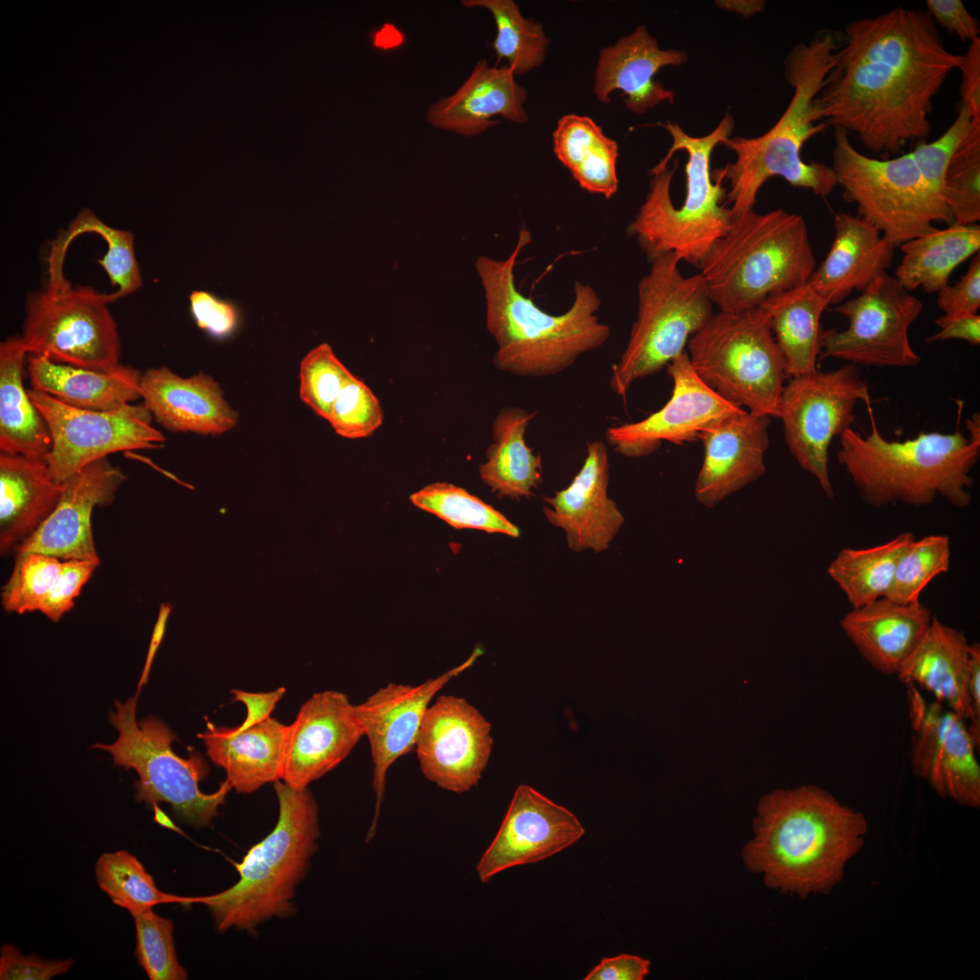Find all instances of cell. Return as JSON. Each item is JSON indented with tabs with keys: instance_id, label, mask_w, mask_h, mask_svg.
<instances>
[{
	"instance_id": "cell-1",
	"label": "cell",
	"mask_w": 980,
	"mask_h": 980,
	"mask_svg": "<svg viewBox=\"0 0 980 980\" xmlns=\"http://www.w3.org/2000/svg\"><path fill=\"white\" fill-rule=\"evenodd\" d=\"M845 42L815 99L827 126L895 155L932 130L933 101L963 54L949 52L926 10L897 7L845 26Z\"/></svg>"
},
{
	"instance_id": "cell-2",
	"label": "cell",
	"mask_w": 980,
	"mask_h": 980,
	"mask_svg": "<svg viewBox=\"0 0 980 980\" xmlns=\"http://www.w3.org/2000/svg\"><path fill=\"white\" fill-rule=\"evenodd\" d=\"M757 814L755 836L742 850L746 867L769 887L800 898L842 881L868 828L863 813L815 785L767 794Z\"/></svg>"
},
{
	"instance_id": "cell-3",
	"label": "cell",
	"mask_w": 980,
	"mask_h": 980,
	"mask_svg": "<svg viewBox=\"0 0 980 980\" xmlns=\"http://www.w3.org/2000/svg\"><path fill=\"white\" fill-rule=\"evenodd\" d=\"M531 232L523 227L505 260L479 256L475 262L485 299V325L497 349L495 367L523 377L560 374L583 354L603 346L611 335L595 314L601 299L589 284L576 280L571 307L553 315L522 294L514 283V267Z\"/></svg>"
},
{
	"instance_id": "cell-4",
	"label": "cell",
	"mask_w": 980,
	"mask_h": 980,
	"mask_svg": "<svg viewBox=\"0 0 980 980\" xmlns=\"http://www.w3.org/2000/svg\"><path fill=\"white\" fill-rule=\"evenodd\" d=\"M656 124L671 134L672 145L649 170V191L626 230L649 262L672 252L700 268L733 220L730 208L722 204L727 190L721 181H711L710 159L715 146L731 134L734 119L726 113L702 137L690 136L670 121Z\"/></svg>"
},
{
	"instance_id": "cell-5",
	"label": "cell",
	"mask_w": 980,
	"mask_h": 980,
	"mask_svg": "<svg viewBox=\"0 0 980 980\" xmlns=\"http://www.w3.org/2000/svg\"><path fill=\"white\" fill-rule=\"evenodd\" d=\"M837 48L830 32L794 46L784 61L785 78L794 90L793 96L779 120L761 136L729 137L720 142L735 152L736 160L716 169L711 176L715 181H729L726 200L733 220L753 210L760 189L774 176L823 198L833 192L837 180L832 167L805 162L801 149L828 127L823 122L816 123L820 119L815 99L833 65Z\"/></svg>"
},
{
	"instance_id": "cell-6",
	"label": "cell",
	"mask_w": 980,
	"mask_h": 980,
	"mask_svg": "<svg viewBox=\"0 0 980 980\" xmlns=\"http://www.w3.org/2000/svg\"><path fill=\"white\" fill-rule=\"evenodd\" d=\"M868 408L871 431L866 436L848 428L839 435L837 459L862 501L875 508L902 504L923 506L941 497L958 508L971 505L972 469L980 442L959 428L951 434L921 432L903 442L888 441Z\"/></svg>"
},
{
	"instance_id": "cell-7",
	"label": "cell",
	"mask_w": 980,
	"mask_h": 980,
	"mask_svg": "<svg viewBox=\"0 0 980 980\" xmlns=\"http://www.w3.org/2000/svg\"><path fill=\"white\" fill-rule=\"evenodd\" d=\"M816 268L804 219L777 209L733 220L699 269L720 311L740 312L805 285Z\"/></svg>"
},
{
	"instance_id": "cell-8",
	"label": "cell",
	"mask_w": 980,
	"mask_h": 980,
	"mask_svg": "<svg viewBox=\"0 0 980 980\" xmlns=\"http://www.w3.org/2000/svg\"><path fill=\"white\" fill-rule=\"evenodd\" d=\"M279 818L273 830L235 864L239 881L195 903L205 905L216 928L251 930L265 920L294 913L295 890L303 879L319 837L318 808L309 788L274 782Z\"/></svg>"
},
{
	"instance_id": "cell-9",
	"label": "cell",
	"mask_w": 980,
	"mask_h": 980,
	"mask_svg": "<svg viewBox=\"0 0 980 980\" xmlns=\"http://www.w3.org/2000/svg\"><path fill=\"white\" fill-rule=\"evenodd\" d=\"M687 346L691 368L720 397L753 414L778 416L789 376L765 309L713 313Z\"/></svg>"
},
{
	"instance_id": "cell-10",
	"label": "cell",
	"mask_w": 980,
	"mask_h": 980,
	"mask_svg": "<svg viewBox=\"0 0 980 980\" xmlns=\"http://www.w3.org/2000/svg\"><path fill=\"white\" fill-rule=\"evenodd\" d=\"M681 259L663 254L651 263L639 281L637 318L609 386L625 397L632 385L658 373L684 352L690 338L713 314L712 301L701 273L684 277Z\"/></svg>"
},
{
	"instance_id": "cell-11",
	"label": "cell",
	"mask_w": 980,
	"mask_h": 980,
	"mask_svg": "<svg viewBox=\"0 0 980 980\" xmlns=\"http://www.w3.org/2000/svg\"><path fill=\"white\" fill-rule=\"evenodd\" d=\"M137 697L124 703L114 701L117 710L109 717L119 731L118 740L92 748L110 752L114 765L136 770L140 778L134 782L136 800L152 807L166 802L189 824L208 826L218 815V808L224 803L231 786L225 780L217 791L201 792L199 782L210 773L206 760L196 751L189 758L175 754L172 743L178 738L159 718L147 716L138 722Z\"/></svg>"
},
{
	"instance_id": "cell-12",
	"label": "cell",
	"mask_w": 980,
	"mask_h": 980,
	"mask_svg": "<svg viewBox=\"0 0 980 980\" xmlns=\"http://www.w3.org/2000/svg\"><path fill=\"white\" fill-rule=\"evenodd\" d=\"M846 201L895 248L953 217L944 200L925 181L910 152L887 160L868 157L851 143L848 133L834 130L831 165Z\"/></svg>"
},
{
	"instance_id": "cell-13",
	"label": "cell",
	"mask_w": 980,
	"mask_h": 980,
	"mask_svg": "<svg viewBox=\"0 0 980 980\" xmlns=\"http://www.w3.org/2000/svg\"><path fill=\"white\" fill-rule=\"evenodd\" d=\"M108 294L71 284L27 295L21 336L28 355L110 371L121 365V339Z\"/></svg>"
},
{
	"instance_id": "cell-14",
	"label": "cell",
	"mask_w": 980,
	"mask_h": 980,
	"mask_svg": "<svg viewBox=\"0 0 980 980\" xmlns=\"http://www.w3.org/2000/svg\"><path fill=\"white\" fill-rule=\"evenodd\" d=\"M862 400L870 407L867 383L858 366L846 363L829 371L792 377L782 390L778 416L788 448L799 466L813 475L824 494L834 498L828 473V447L855 422Z\"/></svg>"
},
{
	"instance_id": "cell-15",
	"label": "cell",
	"mask_w": 980,
	"mask_h": 980,
	"mask_svg": "<svg viewBox=\"0 0 980 980\" xmlns=\"http://www.w3.org/2000/svg\"><path fill=\"white\" fill-rule=\"evenodd\" d=\"M848 321L845 329L822 330L819 359L828 358L855 366L914 368L921 363L908 329L918 318L922 301L892 275L883 274L861 294L838 305Z\"/></svg>"
},
{
	"instance_id": "cell-16",
	"label": "cell",
	"mask_w": 980,
	"mask_h": 980,
	"mask_svg": "<svg viewBox=\"0 0 980 980\" xmlns=\"http://www.w3.org/2000/svg\"><path fill=\"white\" fill-rule=\"evenodd\" d=\"M27 393L48 426L52 447L44 462L57 483L113 453L158 449L165 442L142 404L96 411L71 407L32 388Z\"/></svg>"
},
{
	"instance_id": "cell-17",
	"label": "cell",
	"mask_w": 980,
	"mask_h": 980,
	"mask_svg": "<svg viewBox=\"0 0 980 980\" xmlns=\"http://www.w3.org/2000/svg\"><path fill=\"white\" fill-rule=\"evenodd\" d=\"M913 728V773L941 798L980 807V766L966 721L942 703L926 701L917 686L906 683Z\"/></svg>"
},
{
	"instance_id": "cell-18",
	"label": "cell",
	"mask_w": 980,
	"mask_h": 980,
	"mask_svg": "<svg viewBox=\"0 0 980 980\" xmlns=\"http://www.w3.org/2000/svg\"><path fill=\"white\" fill-rule=\"evenodd\" d=\"M491 724L464 698L441 695L425 713L416 752L426 779L454 793L475 787L493 747Z\"/></svg>"
},
{
	"instance_id": "cell-19",
	"label": "cell",
	"mask_w": 980,
	"mask_h": 980,
	"mask_svg": "<svg viewBox=\"0 0 980 980\" xmlns=\"http://www.w3.org/2000/svg\"><path fill=\"white\" fill-rule=\"evenodd\" d=\"M482 652L477 647L462 664L418 685L388 683L362 703L355 705L373 762L372 785L376 801L367 841L373 838L377 829L389 768L397 759L416 749L425 713L436 692L469 668Z\"/></svg>"
},
{
	"instance_id": "cell-20",
	"label": "cell",
	"mask_w": 980,
	"mask_h": 980,
	"mask_svg": "<svg viewBox=\"0 0 980 980\" xmlns=\"http://www.w3.org/2000/svg\"><path fill=\"white\" fill-rule=\"evenodd\" d=\"M667 372L673 388L660 410L640 421L606 430V440L615 453L642 457L657 451L662 442L682 445L697 441L709 426L743 409L723 399L697 377L686 351L667 365Z\"/></svg>"
},
{
	"instance_id": "cell-21",
	"label": "cell",
	"mask_w": 980,
	"mask_h": 980,
	"mask_svg": "<svg viewBox=\"0 0 980 980\" xmlns=\"http://www.w3.org/2000/svg\"><path fill=\"white\" fill-rule=\"evenodd\" d=\"M585 829L578 818L534 788L519 785L476 872L482 883L498 873L554 856L580 840Z\"/></svg>"
},
{
	"instance_id": "cell-22",
	"label": "cell",
	"mask_w": 980,
	"mask_h": 980,
	"mask_svg": "<svg viewBox=\"0 0 980 980\" xmlns=\"http://www.w3.org/2000/svg\"><path fill=\"white\" fill-rule=\"evenodd\" d=\"M364 736L355 705L338 691L314 693L289 725L281 779L302 789L340 764Z\"/></svg>"
},
{
	"instance_id": "cell-23",
	"label": "cell",
	"mask_w": 980,
	"mask_h": 980,
	"mask_svg": "<svg viewBox=\"0 0 980 980\" xmlns=\"http://www.w3.org/2000/svg\"><path fill=\"white\" fill-rule=\"evenodd\" d=\"M126 478L107 457L83 467L63 482L57 505L38 529L15 549V555L36 552L61 560L100 561L93 541L92 513L96 506L111 505Z\"/></svg>"
},
{
	"instance_id": "cell-24",
	"label": "cell",
	"mask_w": 980,
	"mask_h": 980,
	"mask_svg": "<svg viewBox=\"0 0 980 980\" xmlns=\"http://www.w3.org/2000/svg\"><path fill=\"white\" fill-rule=\"evenodd\" d=\"M770 417L741 409L709 426L699 436L703 448L694 495L713 508L766 471Z\"/></svg>"
},
{
	"instance_id": "cell-25",
	"label": "cell",
	"mask_w": 980,
	"mask_h": 980,
	"mask_svg": "<svg viewBox=\"0 0 980 980\" xmlns=\"http://www.w3.org/2000/svg\"><path fill=\"white\" fill-rule=\"evenodd\" d=\"M583 466L564 489L544 496L543 512L548 522L564 531L573 552L601 553L619 533L624 516L608 496L609 455L604 442L587 443Z\"/></svg>"
},
{
	"instance_id": "cell-26",
	"label": "cell",
	"mask_w": 980,
	"mask_h": 980,
	"mask_svg": "<svg viewBox=\"0 0 980 980\" xmlns=\"http://www.w3.org/2000/svg\"><path fill=\"white\" fill-rule=\"evenodd\" d=\"M140 395L156 423L171 432L219 436L238 423L219 383L202 371L183 377L165 366L147 368Z\"/></svg>"
},
{
	"instance_id": "cell-27",
	"label": "cell",
	"mask_w": 980,
	"mask_h": 980,
	"mask_svg": "<svg viewBox=\"0 0 980 980\" xmlns=\"http://www.w3.org/2000/svg\"><path fill=\"white\" fill-rule=\"evenodd\" d=\"M683 50L662 49L645 25L640 24L613 44L601 49L595 66L593 93L603 103L621 91L628 110L643 114L660 103H674V94L653 77L664 66L686 63Z\"/></svg>"
},
{
	"instance_id": "cell-28",
	"label": "cell",
	"mask_w": 980,
	"mask_h": 980,
	"mask_svg": "<svg viewBox=\"0 0 980 980\" xmlns=\"http://www.w3.org/2000/svg\"><path fill=\"white\" fill-rule=\"evenodd\" d=\"M527 93L506 64L490 66L482 59L455 93L427 107L426 121L436 129L466 137L495 127L500 122L493 120L495 116L524 123L529 120L524 108Z\"/></svg>"
},
{
	"instance_id": "cell-29",
	"label": "cell",
	"mask_w": 980,
	"mask_h": 980,
	"mask_svg": "<svg viewBox=\"0 0 980 980\" xmlns=\"http://www.w3.org/2000/svg\"><path fill=\"white\" fill-rule=\"evenodd\" d=\"M834 228L829 251L807 284L828 305L838 306L853 291H863L887 273L895 247L858 215L835 214Z\"/></svg>"
},
{
	"instance_id": "cell-30",
	"label": "cell",
	"mask_w": 980,
	"mask_h": 980,
	"mask_svg": "<svg viewBox=\"0 0 980 980\" xmlns=\"http://www.w3.org/2000/svg\"><path fill=\"white\" fill-rule=\"evenodd\" d=\"M289 726L270 716L236 727L207 722L199 734L207 755L226 773L239 793H251L264 784L281 779Z\"/></svg>"
},
{
	"instance_id": "cell-31",
	"label": "cell",
	"mask_w": 980,
	"mask_h": 980,
	"mask_svg": "<svg viewBox=\"0 0 980 980\" xmlns=\"http://www.w3.org/2000/svg\"><path fill=\"white\" fill-rule=\"evenodd\" d=\"M920 602L895 603L886 597L852 608L839 621L845 635L871 667L897 675L918 644L932 620Z\"/></svg>"
},
{
	"instance_id": "cell-32",
	"label": "cell",
	"mask_w": 980,
	"mask_h": 980,
	"mask_svg": "<svg viewBox=\"0 0 980 980\" xmlns=\"http://www.w3.org/2000/svg\"><path fill=\"white\" fill-rule=\"evenodd\" d=\"M969 642L963 632L933 616L924 636L897 676L932 694L936 701L974 724L968 694Z\"/></svg>"
},
{
	"instance_id": "cell-33",
	"label": "cell",
	"mask_w": 980,
	"mask_h": 980,
	"mask_svg": "<svg viewBox=\"0 0 980 980\" xmlns=\"http://www.w3.org/2000/svg\"><path fill=\"white\" fill-rule=\"evenodd\" d=\"M99 564L61 560L36 552L17 554L1 593L3 607L19 614L38 611L58 622L74 607L75 598Z\"/></svg>"
},
{
	"instance_id": "cell-34",
	"label": "cell",
	"mask_w": 980,
	"mask_h": 980,
	"mask_svg": "<svg viewBox=\"0 0 980 980\" xmlns=\"http://www.w3.org/2000/svg\"><path fill=\"white\" fill-rule=\"evenodd\" d=\"M64 490L44 460L0 454V551L27 540L51 514Z\"/></svg>"
},
{
	"instance_id": "cell-35",
	"label": "cell",
	"mask_w": 980,
	"mask_h": 980,
	"mask_svg": "<svg viewBox=\"0 0 980 980\" xmlns=\"http://www.w3.org/2000/svg\"><path fill=\"white\" fill-rule=\"evenodd\" d=\"M26 371L32 389L81 409L115 410L141 397L142 373L131 366L100 371L28 355Z\"/></svg>"
},
{
	"instance_id": "cell-36",
	"label": "cell",
	"mask_w": 980,
	"mask_h": 980,
	"mask_svg": "<svg viewBox=\"0 0 980 980\" xmlns=\"http://www.w3.org/2000/svg\"><path fill=\"white\" fill-rule=\"evenodd\" d=\"M28 354L21 337L0 344V452L44 460L52 447L48 426L27 390Z\"/></svg>"
},
{
	"instance_id": "cell-37",
	"label": "cell",
	"mask_w": 980,
	"mask_h": 980,
	"mask_svg": "<svg viewBox=\"0 0 980 980\" xmlns=\"http://www.w3.org/2000/svg\"><path fill=\"white\" fill-rule=\"evenodd\" d=\"M536 412L518 407L503 408L494 420L492 443L479 475L498 497L529 499L542 482V457L525 443V432Z\"/></svg>"
},
{
	"instance_id": "cell-38",
	"label": "cell",
	"mask_w": 980,
	"mask_h": 980,
	"mask_svg": "<svg viewBox=\"0 0 980 980\" xmlns=\"http://www.w3.org/2000/svg\"><path fill=\"white\" fill-rule=\"evenodd\" d=\"M828 303L807 283L769 297L760 307L769 315L775 341L789 377L818 369L822 332L820 318Z\"/></svg>"
},
{
	"instance_id": "cell-39",
	"label": "cell",
	"mask_w": 980,
	"mask_h": 980,
	"mask_svg": "<svg viewBox=\"0 0 980 980\" xmlns=\"http://www.w3.org/2000/svg\"><path fill=\"white\" fill-rule=\"evenodd\" d=\"M554 152L579 186L605 199L618 191V144L592 118L569 113L553 132Z\"/></svg>"
},
{
	"instance_id": "cell-40",
	"label": "cell",
	"mask_w": 980,
	"mask_h": 980,
	"mask_svg": "<svg viewBox=\"0 0 980 980\" xmlns=\"http://www.w3.org/2000/svg\"><path fill=\"white\" fill-rule=\"evenodd\" d=\"M903 256L894 277L908 291L938 292L948 285L953 270L980 250L978 224L953 222L899 246Z\"/></svg>"
},
{
	"instance_id": "cell-41",
	"label": "cell",
	"mask_w": 980,
	"mask_h": 980,
	"mask_svg": "<svg viewBox=\"0 0 980 980\" xmlns=\"http://www.w3.org/2000/svg\"><path fill=\"white\" fill-rule=\"evenodd\" d=\"M915 539L903 532L891 540L868 548H844L828 567V574L852 608L885 597L906 547Z\"/></svg>"
},
{
	"instance_id": "cell-42",
	"label": "cell",
	"mask_w": 980,
	"mask_h": 980,
	"mask_svg": "<svg viewBox=\"0 0 980 980\" xmlns=\"http://www.w3.org/2000/svg\"><path fill=\"white\" fill-rule=\"evenodd\" d=\"M86 232L101 236L107 244L106 254L98 263L109 277L111 285L118 288L108 294L110 300L113 302L139 289L142 279L135 255L133 234L109 226L90 210H83L52 242L49 263L62 267L69 244L75 237Z\"/></svg>"
},
{
	"instance_id": "cell-43",
	"label": "cell",
	"mask_w": 980,
	"mask_h": 980,
	"mask_svg": "<svg viewBox=\"0 0 980 980\" xmlns=\"http://www.w3.org/2000/svg\"><path fill=\"white\" fill-rule=\"evenodd\" d=\"M466 8L488 11L495 23L496 34L492 44L498 60L516 74L541 66L547 55L550 39L542 24L522 15L513 0H464Z\"/></svg>"
},
{
	"instance_id": "cell-44",
	"label": "cell",
	"mask_w": 980,
	"mask_h": 980,
	"mask_svg": "<svg viewBox=\"0 0 980 980\" xmlns=\"http://www.w3.org/2000/svg\"><path fill=\"white\" fill-rule=\"evenodd\" d=\"M101 889L113 903L132 916L165 903H195V897H180L161 891L136 857L125 850L102 854L95 863Z\"/></svg>"
},
{
	"instance_id": "cell-45",
	"label": "cell",
	"mask_w": 980,
	"mask_h": 980,
	"mask_svg": "<svg viewBox=\"0 0 980 980\" xmlns=\"http://www.w3.org/2000/svg\"><path fill=\"white\" fill-rule=\"evenodd\" d=\"M410 501L456 529H476L512 537L520 535L518 527L495 508L449 483L428 485L413 493Z\"/></svg>"
},
{
	"instance_id": "cell-46",
	"label": "cell",
	"mask_w": 980,
	"mask_h": 980,
	"mask_svg": "<svg viewBox=\"0 0 980 980\" xmlns=\"http://www.w3.org/2000/svg\"><path fill=\"white\" fill-rule=\"evenodd\" d=\"M943 199L955 223L980 220V122L960 142L946 168Z\"/></svg>"
},
{
	"instance_id": "cell-47",
	"label": "cell",
	"mask_w": 980,
	"mask_h": 980,
	"mask_svg": "<svg viewBox=\"0 0 980 980\" xmlns=\"http://www.w3.org/2000/svg\"><path fill=\"white\" fill-rule=\"evenodd\" d=\"M950 540L947 535L930 534L916 538L902 553L891 585L885 597L897 603L919 602L923 590L936 577L949 571Z\"/></svg>"
},
{
	"instance_id": "cell-48",
	"label": "cell",
	"mask_w": 980,
	"mask_h": 980,
	"mask_svg": "<svg viewBox=\"0 0 980 980\" xmlns=\"http://www.w3.org/2000/svg\"><path fill=\"white\" fill-rule=\"evenodd\" d=\"M136 930L135 956L151 980H184L188 974L179 963L173 924L152 908L132 916Z\"/></svg>"
},
{
	"instance_id": "cell-49",
	"label": "cell",
	"mask_w": 980,
	"mask_h": 980,
	"mask_svg": "<svg viewBox=\"0 0 980 980\" xmlns=\"http://www.w3.org/2000/svg\"><path fill=\"white\" fill-rule=\"evenodd\" d=\"M351 375L328 344H319L300 362L299 397L328 420L338 393Z\"/></svg>"
},
{
	"instance_id": "cell-50",
	"label": "cell",
	"mask_w": 980,
	"mask_h": 980,
	"mask_svg": "<svg viewBox=\"0 0 980 980\" xmlns=\"http://www.w3.org/2000/svg\"><path fill=\"white\" fill-rule=\"evenodd\" d=\"M340 436H370L383 422V410L372 390L353 374L338 393L328 419Z\"/></svg>"
},
{
	"instance_id": "cell-51",
	"label": "cell",
	"mask_w": 980,
	"mask_h": 980,
	"mask_svg": "<svg viewBox=\"0 0 980 980\" xmlns=\"http://www.w3.org/2000/svg\"><path fill=\"white\" fill-rule=\"evenodd\" d=\"M975 122L980 121H975L971 112L965 106L960 105L956 120L941 136L932 142H920L910 152L922 177L942 199L947 163Z\"/></svg>"
},
{
	"instance_id": "cell-52",
	"label": "cell",
	"mask_w": 980,
	"mask_h": 980,
	"mask_svg": "<svg viewBox=\"0 0 980 980\" xmlns=\"http://www.w3.org/2000/svg\"><path fill=\"white\" fill-rule=\"evenodd\" d=\"M190 308L197 326L215 338H226L239 325V312L234 304L202 290L190 296Z\"/></svg>"
},
{
	"instance_id": "cell-53",
	"label": "cell",
	"mask_w": 980,
	"mask_h": 980,
	"mask_svg": "<svg viewBox=\"0 0 980 980\" xmlns=\"http://www.w3.org/2000/svg\"><path fill=\"white\" fill-rule=\"evenodd\" d=\"M72 959L46 960L36 956L23 955L12 945L5 944L0 953L1 980H49L65 974Z\"/></svg>"
},
{
	"instance_id": "cell-54",
	"label": "cell",
	"mask_w": 980,
	"mask_h": 980,
	"mask_svg": "<svg viewBox=\"0 0 980 980\" xmlns=\"http://www.w3.org/2000/svg\"><path fill=\"white\" fill-rule=\"evenodd\" d=\"M936 305L945 315L975 314L980 308V255L972 259L965 274L937 292Z\"/></svg>"
},
{
	"instance_id": "cell-55",
	"label": "cell",
	"mask_w": 980,
	"mask_h": 980,
	"mask_svg": "<svg viewBox=\"0 0 980 980\" xmlns=\"http://www.w3.org/2000/svg\"><path fill=\"white\" fill-rule=\"evenodd\" d=\"M926 5L936 24L956 34L962 42L979 37V23L961 0H927Z\"/></svg>"
},
{
	"instance_id": "cell-56",
	"label": "cell",
	"mask_w": 980,
	"mask_h": 980,
	"mask_svg": "<svg viewBox=\"0 0 980 980\" xmlns=\"http://www.w3.org/2000/svg\"><path fill=\"white\" fill-rule=\"evenodd\" d=\"M650 971V961L635 955L621 954L603 957L584 977L585 980H642Z\"/></svg>"
},
{
	"instance_id": "cell-57",
	"label": "cell",
	"mask_w": 980,
	"mask_h": 980,
	"mask_svg": "<svg viewBox=\"0 0 980 980\" xmlns=\"http://www.w3.org/2000/svg\"><path fill=\"white\" fill-rule=\"evenodd\" d=\"M962 74L961 105L965 106L975 121H980V38L969 42L959 68Z\"/></svg>"
},
{
	"instance_id": "cell-58",
	"label": "cell",
	"mask_w": 980,
	"mask_h": 980,
	"mask_svg": "<svg viewBox=\"0 0 980 980\" xmlns=\"http://www.w3.org/2000/svg\"><path fill=\"white\" fill-rule=\"evenodd\" d=\"M940 330L926 339V342L962 339L971 346L980 344V316L974 313L943 315L935 319Z\"/></svg>"
},
{
	"instance_id": "cell-59",
	"label": "cell",
	"mask_w": 980,
	"mask_h": 980,
	"mask_svg": "<svg viewBox=\"0 0 980 980\" xmlns=\"http://www.w3.org/2000/svg\"><path fill=\"white\" fill-rule=\"evenodd\" d=\"M234 700L241 701L247 707V716L243 721L250 724L270 716L276 703L285 693L284 688H279L269 692H248L240 690H231Z\"/></svg>"
},
{
	"instance_id": "cell-60",
	"label": "cell",
	"mask_w": 980,
	"mask_h": 980,
	"mask_svg": "<svg viewBox=\"0 0 980 980\" xmlns=\"http://www.w3.org/2000/svg\"><path fill=\"white\" fill-rule=\"evenodd\" d=\"M968 694L971 708L974 714V724L968 727V730L979 748L980 744V645L978 642L969 643V664H968Z\"/></svg>"
},
{
	"instance_id": "cell-61",
	"label": "cell",
	"mask_w": 980,
	"mask_h": 980,
	"mask_svg": "<svg viewBox=\"0 0 980 980\" xmlns=\"http://www.w3.org/2000/svg\"><path fill=\"white\" fill-rule=\"evenodd\" d=\"M171 611H172V605L170 603H165V604L162 603L161 604L159 616H158V620H157V622H156V625H155V628H154V631H153V635H152L151 646H150V649H149L148 657H147L146 665H145V669H144V673L142 675V679L146 678V675L148 673V670H149V668L151 666L153 656H154V654L156 652V650H157V648H158V646H159V644H160V642L162 641V636L164 634L166 621H167V618H168Z\"/></svg>"
},
{
	"instance_id": "cell-62",
	"label": "cell",
	"mask_w": 980,
	"mask_h": 980,
	"mask_svg": "<svg viewBox=\"0 0 980 980\" xmlns=\"http://www.w3.org/2000/svg\"><path fill=\"white\" fill-rule=\"evenodd\" d=\"M720 3V6L730 8L740 14L750 15L758 11H762L764 7V2L762 1H723Z\"/></svg>"
},
{
	"instance_id": "cell-63",
	"label": "cell",
	"mask_w": 980,
	"mask_h": 980,
	"mask_svg": "<svg viewBox=\"0 0 980 980\" xmlns=\"http://www.w3.org/2000/svg\"><path fill=\"white\" fill-rule=\"evenodd\" d=\"M966 429L970 435L969 439L980 442V415L978 412L966 419Z\"/></svg>"
}]
</instances>
